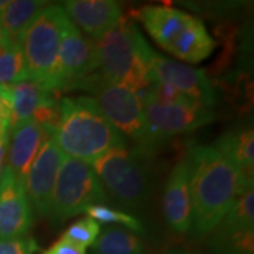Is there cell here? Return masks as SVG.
<instances>
[{
    "label": "cell",
    "instance_id": "29",
    "mask_svg": "<svg viewBox=\"0 0 254 254\" xmlns=\"http://www.w3.org/2000/svg\"><path fill=\"white\" fill-rule=\"evenodd\" d=\"M0 119L9 122V98L7 86H0Z\"/></svg>",
    "mask_w": 254,
    "mask_h": 254
},
{
    "label": "cell",
    "instance_id": "9",
    "mask_svg": "<svg viewBox=\"0 0 254 254\" xmlns=\"http://www.w3.org/2000/svg\"><path fill=\"white\" fill-rule=\"evenodd\" d=\"M145 118V136L141 148L148 150L170 137L188 133L213 122L210 108L200 105H165L141 95Z\"/></svg>",
    "mask_w": 254,
    "mask_h": 254
},
{
    "label": "cell",
    "instance_id": "7",
    "mask_svg": "<svg viewBox=\"0 0 254 254\" xmlns=\"http://www.w3.org/2000/svg\"><path fill=\"white\" fill-rule=\"evenodd\" d=\"M103 188L125 208H140L148 195V177L143 164L126 147L106 151L91 164Z\"/></svg>",
    "mask_w": 254,
    "mask_h": 254
},
{
    "label": "cell",
    "instance_id": "5",
    "mask_svg": "<svg viewBox=\"0 0 254 254\" xmlns=\"http://www.w3.org/2000/svg\"><path fill=\"white\" fill-rule=\"evenodd\" d=\"M68 20L63 6L47 4L20 38L28 81L37 82L50 92L54 78L61 36Z\"/></svg>",
    "mask_w": 254,
    "mask_h": 254
},
{
    "label": "cell",
    "instance_id": "1",
    "mask_svg": "<svg viewBox=\"0 0 254 254\" xmlns=\"http://www.w3.org/2000/svg\"><path fill=\"white\" fill-rule=\"evenodd\" d=\"M192 196L190 235L203 239L225 218L245 188L240 170L225 150L215 144L195 145L188 157Z\"/></svg>",
    "mask_w": 254,
    "mask_h": 254
},
{
    "label": "cell",
    "instance_id": "12",
    "mask_svg": "<svg viewBox=\"0 0 254 254\" xmlns=\"http://www.w3.org/2000/svg\"><path fill=\"white\" fill-rule=\"evenodd\" d=\"M64 158L65 155L55 144L54 137L46 136L26 175L24 190L28 202L31 209H34L37 215L43 218L50 216L53 190Z\"/></svg>",
    "mask_w": 254,
    "mask_h": 254
},
{
    "label": "cell",
    "instance_id": "18",
    "mask_svg": "<svg viewBox=\"0 0 254 254\" xmlns=\"http://www.w3.org/2000/svg\"><path fill=\"white\" fill-rule=\"evenodd\" d=\"M216 144L225 150L240 170L245 188H252L254 180V131L246 128L232 131L222 137Z\"/></svg>",
    "mask_w": 254,
    "mask_h": 254
},
{
    "label": "cell",
    "instance_id": "22",
    "mask_svg": "<svg viewBox=\"0 0 254 254\" xmlns=\"http://www.w3.org/2000/svg\"><path fill=\"white\" fill-rule=\"evenodd\" d=\"M27 79V68L20 43L6 40L0 43V86Z\"/></svg>",
    "mask_w": 254,
    "mask_h": 254
},
{
    "label": "cell",
    "instance_id": "31",
    "mask_svg": "<svg viewBox=\"0 0 254 254\" xmlns=\"http://www.w3.org/2000/svg\"><path fill=\"white\" fill-rule=\"evenodd\" d=\"M9 137V122L4 119H0V140Z\"/></svg>",
    "mask_w": 254,
    "mask_h": 254
},
{
    "label": "cell",
    "instance_id": "2",
    "mask_svg": "<svg viewBox=\"0 0 254 254\" xmlns=\"http://www.w3.org/2000/svg\"><path fill=\"white\" fill-rule=\"evenodd\" d=\"M53 137L64 155L88 164L112 148L126 147L125 137L88 96L64 98L60 102V122Z\"/></svg>",
    "mask_w": 254,
    "mask_h": 254
},
{
    "label": "cell",
    "instance_id": "8",
    "mask_svg": "<svg viewBox=\"0 0 254 254\" xmlns=\"http://www.w3.org/2000/svg\"><path fill=\"white\" fill-rule=\"evenodd\" d=\"M98 71L95 41L82 34L69 21H65L58 53V61L50 92L55 95L75 88H85Z\"/></svg>",
    "mask_w": 254,
    "mask_h": 254
},
{
    "label": "cell",
    "instance_id": "19",
    "mask_svg": "<svg viewBox=\"0 0 254 254\" xmlns=\"http://www.w3.org/2000/svg\"><path fill=\"white\" fill-rule=\"evenodd\" d=\"M47 6L41 0H11L0 13V26L9 40L20 43V38L36 16Z\"/></svg>",
    "mask_w": 254,
    "mask_h": 254
},
{
    "label": "cell",
    "instance_id": "33",
    "mask_svg": "<svg viewBox=\"0 0 254 254\" xmlns=\"http://www.w3.org/2000/svg\"><path fill=\"white\" fill-rule=\"evenodd\" d=\"M6 40H9V38H7V36L4 34L3 28H1V26H0V43H3V41H6Z\"/></svg>",
    "mask_w": 254,
    "mask_h": 254
},
{
    "label": "cell",
    "instance_id": "16",
    "mask_svg": "<svg viewBox=\"0 0 254 254\" xmlns=\"http://www.w3.org/2000/svg\"><path fill=\"white\" fill-rule=\"evenodd\" d=\"M9 134V153L6 167L18 181L24 184L30 165L34 161L43 141L46 140V133L33 119H30L10 128Z\"/></svg>",
    "mask_w": 254,
    "mask_h": 254
},
{
    "label": "cell",
    "instance_id": "27",
    "mask_svg": "<svg viewBox=\"0 0 254 254\" xmlns=\"http://www.w3.org/2000/svg\"><path fill=\"white\" fill-rule=\"evenodd\" d=\"M40 250L33 237L0 239V254H36Z\"/></svg>",
    "mask_w": 254,
    "mask_h": 254
},
{
    "label": "cell",
    "instance_id": "32",
    "mask_svg": "<svg viewBox=\"0 0 254 254\" xmlns=\"http://www.w3.org/2000/svg\"><path fill=\"white\" fill-rule=\"evenodd\" d=\"M164 254H192L188 250V249H185V247H181V246H175V247H171V249H168L167 252Z\"/></svg>",
    "mask_w": 254,
    "mask_h": 254
},
{
    "label": "cell",
    "instance_id": "14",
    "mask_svg": "<svg viewBox=\"0 0 254 254\" xmlns=\"http://www.w3.org/2000/svg\"><path fill=\"white\" fill-rule=\"evenodd\" d=\"M163 213L167 225L173 232L178 235L190 232L192 222V196L187 158H182L174 165L165 182Z\"/></svg>",
    "mask_w": 254,
    "mask_h": 254
},
{
    "label": "cell",
    "instance_id": "15",
    "mask_svg": "<svg viewBox=\"0 0 254 254\" xmlns=\"http://www.w3.org/2000/svg\"><path fill=\"white\" fill-rule=\"evenodd\" d=\"M63 9L73 26L93 41L123 20L122 6L113 0H69L64 3Z\"/></svg>",
    "mask_w": 254,
    "mask_h": 254
},
{
    "label": "cell",
    "instance_id": "30",
    "mask_svg": "<svg viewBox=\"0 0 254 254\" xmlns=\"http://www.w3.org/2000/svg\"><path fill=\"white\" fill-rule=\"evenodd\" d=\"M7 144H9V137L0 140V178L1 174L4 171V161H6V155H7Z\"/></svg>",
    "mask_w": 254,
    "mask_h": 254
},
{
    "label": "cell",
    "instance_id": "23",
    "mask_svg": "<svg viewBox=\"0 0 254 254\" xmlns=\"http://www.w3.org/2000/svg\"><path fill=\"white\" fill-rule=\"evenodd\" d=\"M222 226L232 229H254V190H246L233 206L229 209L225 218L220 220Z\"/></svg>",
    "mask_w": 254,
    "mask_h": 254
},
{
    "label": "cell",
    "instance_id": "11",
    "mask_svg": "<svg viewBox=\"0 0 254 254\" xmlns=\"http://www.w3.org/2000/svg\"><path fill=\"white\" fill-rule=\"evenodd\" d=\"M144 54L151 83L168 85L200 106H213L215 91L202 69L167 58L150 46L145 47Z\"/></svg>",
    "mask_w": 254,
    "mask_h": 254
},
{
    "label": "cell",
    "instance_id": "10",
    "mask_svg": "<svg viewBox=\"0 0 254 254\" xmlns=\"http://www.w3.org/2000/svg\"><path fill=\"white\" fill-rule=\"evenodd\" d=\"M96 106L103 118L122 136L141 145L145 136V118L141 93L120 83L100 81L93 88Z\"/></svg>",
    "mask_w": 254,
    "mask_h": 254
},
{
    "label": "cell",
    "instance_id": "17",
    "mask_svg": "<svg viewBox=\"0 0 254 254\" xmlns=\"http://www.w3.org/2000/svg\"><path fill=\"white\" fill-rule=\"evenodd\" d=\"M53 95L33 81H21L7 86L9 98V131L18 123L33 118V113L44 100Z\"/></svg>",
    "mask_w": 254,
    "mask_h": 254
},
{
    "label": "cell",
    "instance_id": "28",
    "mask_svg": "<svg viewBox=\"0 0 254 254\" xmlns=\"http://www.w3.org/2000/svg\"><path fill=\"white\" fill-rule=\"evenodd\" d=\"M54 254H86V249L75 245L73 242L68 240L66 237L61 236L54 245L50 247Z\"/></svg>",
    "mask_w": 254,
    "mask_h": 254
},
{
    "label": "cell",
    "instance_id": "21",
    "mask_svg": "<svg viewBox=\"0 0 254 254\" xmlns=\"http://www.w3.org/2000/svg\"><path fill=\"white\" fill-rule=\"evenodd\" d=\"M92 254H144V243L130 230L109 227L92 245Z\"/></svg>",
    "mask_w": 254,
    "mask_h": 254
},
{
    "label": "cell",
    "instance_id": "3",
    "mask_svg": "<svg viewBox=\"0 0 254 254\" xmlns=\"http://www.w3.org/2000/svg\"><path fill=\"white\" fill-rule=\"evenodd\" d=\"M143 34L123 18L116 27L95 40L96 63L100 79L108 83H120L138 93L151 85L145 61Z\"/></svg>",
    "mask_w": 254,
    "mask_h": 254
},
{
    "label": "cell",
    "instance_id": "24",
    "mask_svg": "<svg viewBox=\"0 0 254 254\" xmlns=\"http://www.w3.org/2000/svg\"><path fill=\"white\" fill-rule=\"evenodd\" d=\"M85 213H88V218L93 219L98 223H118L123 225L131 232L143 233L144 227L134 216L128 215L126 212H122L118 209L109 208L106 205H92L85 209Z\"/></svg>",
    "mask_w": 254,
    "mask_h": 254
},
{
    "label": "cell",
    "instance_id": "6",
    "mask_svg": "<svg viewBox=\"0 0 254 254\" xmlns=\"http://www.w3.org/2000/svg\"><path fill=\"white\" fill-rule=\"evenodd\" d=\"M106 202L108 193L91 164L65 157L53 190L51 220L63 223L85 212L88 206L105 205Z\"/></svg>",
    "mask_w": 254,
    "mask_h": 254
},
{
    "label": "cell",
    "instance_id": "25",
    "mask_svg": "<svg viewBox=\"0 0 254 254\" xmlns=\"http://www.w3.org/2000/svg\"><path fill=\"white\" fill-rule=\"evenodd\" d=\"M99 235V223L91 218H83L73 222L72 225L65 230L63 236L73 242L75 245L86 249V247H92Z\"/></svg>",
    "mask_w": 254,
    "mask_h": 254
},
{
    "label": "cell",
    "instance_id": "4",
    "mask_svg": "<svg viewBox=\"0 0 254 254\" xmlns=\"http://www.w3.org/2000/svg\"><path fill=\"white\" fill-rule=\"evenodd\" d=\"M138 18L158 46L185 63L199 64L215 50V41L198 17L171 6H144Z\"/></svg>",
    "mask_w": 254,
    "mask_h": 254
},
{
    "label": "cell",
    "instance_id": "13",
    "mask_svg": "<svg viewBox=\"0 0 254 254\" xmlns=\"http://www.w3.org/2000/svg\"><path fill=\"white\" fill-rule=\"evenodd\" d=\"M33 226V209L24 184L7 167L0 178V239L28 236Z\"/></svg>",
    "mask_w": 254,
    "mask_h": 254
},
{
    "label": "cell",
    "instance_id": "26",
    "mask_svg": "<svg viewBox=\"0 0 254 254\" xmlns=\"http://www.w3.org/2000/svg\"><path fill=\"white\" fill-rule=\"evenodd\" d=\"M33 120L41 127L46 136H53L60 122V103L54 95H50L33 113Z\"/></svg>",
    "mask_w": 254,
    "mask_h": 254
},
{
    "label": "cell",
    "instance_id": "20",
    "mask_svg": "<svg viewBox=\"0 0 254 254\" xmlns=\"http://www.w3.org/2000/svg\"><path fill=\"white\" fill-rule=\"evenodd\" d=\"M209 247L215 254H254V229L218 225L210 233Z\"/></svg>",
    "mask_w": 254,
    "mask_h": 254
}]
</instances>
